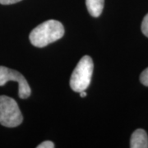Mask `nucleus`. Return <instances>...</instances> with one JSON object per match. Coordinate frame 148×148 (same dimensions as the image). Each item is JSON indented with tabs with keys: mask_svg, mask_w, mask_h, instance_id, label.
<instances>
[{
	"mask_svg": "<svg viewBox=\"0 0 148 148\" xmlns=\"http://www.w3.org/2000/svg\"><path fill=\"white\" fill-rule=\"evenodd\" d=\"M64 35V26L60 21L48 20L33 29L29 39L34 46L42 48L61 39Z\"/></svg>",
	"mask_w": 148,
	"mask_h": 148,
	"instance_id": "f257e3e1",
	"label": "nucleus"
},
{
	"mask_svg": "<svg viewBox=\"0 0 148 148\" xmlns=\"http://www.w3.org/2000/svg\"><path fill=\"white\" fill-rule=\"evenodd\" d=\"M54 144L51 141H45L44 143H40L39 146H37V148H53Z\"/></svg>",
	"mask_w": 148,
	"mask_h": 148,
	"instance_id": "1a4fd4ad",
	"label": "nucleus"
},
{
	"mask_svg": "<svg viewBox=\"0 0 148 148\" xmlns=\"http://www.w3.org/2000/svg\"><path fill=\"white\" fill-rule=\"evenodd\" d=\"M21 0H0V3L3 4V5H9V4H13V3H18Z\"/></svg>",
	"mask_w": 148,
	"mask_h": 148,
	"instance_id": "9d476101",
	"label": "nucleus"
},
{
	"mask_svg": "<svg viewBox=\"0 0 148 148\" xmlns=\"http://www.w3.org/2000/svg\"><path fill=\"white\" fill-rule=\"evenodd\" d=\"M23 116L16 101L6 95H0V123L8 127L19 126Z\"/></svg>",
	"mask_w": 148,
	"mask_h": 148,
	"instance_id": "7ed1b4c3",
	"label": "nucleus"
},
{
	"mask_svg": "<svg viewBox=\"0 0 148 148\" xmlns=\"http://www.w3.org/2000/svg\"><path fill=\"white\" fill-rule=\"evenodd\" d=\"M142 32L146 36L148 37V13L144 16L142 22Z\"/></svg>",
	"mask_w": 148,
	"mask_h": 148,
	"instance_id": "0eeeda50",
	"label": "nucleus"
},
{
	"mask_svg": "<svg viewBox=\"0 0 148 148\" xmlns=\"http://www.w3.org/2000/svg\"><path fill=\"white\" fill-rule=\"evenodd\" d=\"M131 148H147L148 136L143 129H137L132 134L130 140Z\"/></svg>",
	"mask_w": 148,
	"mask_h": 148,
	"instance_id": "39448f33",
	"label": "nucleus"
},
{
	"mask_svg": "<svg viewBox=\"0 0 148 148\" xmlns=\"http://www.w3.org/2000/svg\"><path fill=\"white\" fill-rule=\"evenodd\" d=\"M140 81L146 86H148V68L146 69L140 75Z\"/></svg>",
	"mask_w": 148,
	"mask_h": 148,
	"instance_id": "6e6552de",
	"label": "nucleus"
},
{
	"mask_svg": "<svg viewBox=\"0 0 148 148\" xmlns=\"http://www.w3.org/2000/svg\"><path fill=\"white\" fill-rule=\"evenodd\" d=\"M94 64L92 58L85 55L80 59L70 78V86L76 92L86 90L90 83Z\"/></svg>",
	"mask_w": 148,
	"mask_h": 148,
	"instance_id": "f03ea898",
	"label": "nucleus"
},
{
	"mask_svg": "<svg viewBox=\"0 0 148 148\" xmlns=\"http://www.w3.org/2000/svg\"><path fill=\"white\" fill-rule=\"evenodd\" d=\"M10 81L18 83V96L21 99H27L31 95V87L22 74L16 70L0 66V86H4Z\"/></svg>",
	"mask_w": 148,
	"mask_h": 148,
	"instance_id": "20e7f679",
	"label": "nucleus"
},
{
	"mask_svg": "<svg viewBox=\"0 0 148 148\" xmlns=\"http://www.w3.org/2000/svg\"><path fill=\"white\" fill-rule=\"evenodd\" d=\"M79 93H80V96H81V97H82V98H83V97H86V95H87V94H86V92L85 90H82V91H81V92H79Z\"/></svg>",
	"mask_w": 148,
	"mask_h": 148,
	"instance_id": "9b49d317",
	"label": "nucleus"
},
{
	"mask_svg": "<svg viewBox=\"0 0 148 148\" xmlns=\"http://www.w3.org/2000/svg\"><path fill=\"white\" fill-rule=\"evenodd\" d=\"M105 0H86L87 10L90 15L94 17L101 16L104 8Z\"/></svg>",
	"mask_w": 148,
	"mask_h": 148,
	"instance_id": "423d86ee",
	"label": "nucleus"
}]
</instances>
